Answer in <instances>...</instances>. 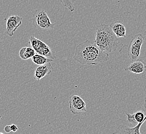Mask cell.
Wrapping results in <instances>:
<instances>
[{"label":"cell","mask_w":146,"mask_h":134,"mask_svg":"<svg viewBox=\"0 0 146 134\" xmlns=\"http://www.w3.org/2000/svg\"><path fill=\"white\" fill-rule=\"evenodd\" d=\"M73 59L83 65H98L109 60V54L102 52L89 40L76 46Z\"/></svg>","instance_id":"6da1fadb"},{"label":"cell","mask_w":146,"mask_h":134,"mask_svg":"<svg viewBox=\"0 0 146 134\" xmlns=\"http://www.w3.org/2000/svg\"><path fill=\"white\" fill-rule=\"evenodd\" d=\"M94 43L104 53L110 54L117 50L119 40L110 25L103 23L96 28Z\"/></svg>","instance_id":"7a4b0ae2"},{"label":"cell","mask_w":146,"mask_h":134,"mask_svg":"<svg viewBox=\"0 0 146 134\" xmlns=\"http://www.w3.org/2000/svg\"><path fill=\"white\" fill-rule=\"evenodd\" d=\"M145 108L146 109V99L145 100ZM127 121L133 124H136L133 127H129L126 125L119 126L113 134H140V129L146 120V115L142 111H137L134 114L126 113Z\"/></svg>","instance_id":"3957f363"},{"label":"cell","mask_w":146,"mask_h":134,"mask_svg":"<svg viewBox=\"0 0 146 134\" xmlns=\"http://www.w3.org/2000/svg\"><path fill=\"white\" fill-rule=\"evenodd\" d=\"M33 24L38 30L44 32L54 29L55 23H52L45 10L40 9L36 12L33 19Z\"/></svg>","instance_id":"277c9868"},{"label":"cell","mask_w":146,"mask_h":134,"mask_svg":"<svg viewBox=\"0 0 146 134\" xmlns=\"http://www.w3.org/2000/svg\"><path fill=\"white\" fill-rule=\"evenodd\" d=\"M29 43L37 54L54 60L56 58L55 52L41 40L37 39L34 36H31L29 38Z\"/></svg>","instance_id":"5b68a950"},{"label":"cell","mask_w":146,"mask_h":134,"mask_svg":"<svg viewBox=\"0 0 146 134\" xmlns=\"http://www.w3.org/2000/svg\"><path fill=\"white\" fill-rule=\"evenodd\" d=\"M144 40L145 37L141 34H136L132 37L127 49L128 56L132 61L138 58L140 56Z\"/></svg>","instance_id":"8992f818"},{"label":"cell","mask_w":146,"mask_h":134,"mask_svg":"<svg viewBox=\"0 0 146 134\" xmlns=\"http://www.w3.org/2000/svg\"><path fill=\"white\" fill-rule=\"evenodd\" d=\"M69 108L70 112L74 115L87 112L86 104L78 95H72L69 98Z\"/></svg>","instance_id":"52a82bcc"},{"label":"cell","mask_w":146,"mask_h":134,"mask_svg":"<svg viewBox=\"0 0 146 134\" xmlns=\"http://www.w3.org/2000/svg\"><path fill=\"white\" fill-rule=\"evenodd\" d=\"M23 18L18 15H13L7 20L6 23V34L9 37H13L15 32L22 24Z\"/></svg>","instance_id":"ba28073f"},{"label":"cell","mask_w":146,"mask_h":134,"mask_svg":"<svg viewBox=\"0 0 146 134\" xmlns=\"http://www.w3.org/2000/svg\"><path fill=\"white\" fill-rule=\"evenodd\" d=\"M146 69V64L141 59L137 58L124 68V70L130 72L139 74L145 72Z\"/></svg>","instance_id":"9c48e42d"},{"label":"cell","mask_w":146,"mask_h":134,"mask_svg":"<svg viewBox=\"0 0 146 134\" xmlns=\"http://www.w3.org/2000/svg\"><path fill=\"white\" fill-rule=\"evenodd\" d=\"M53 69L51 62H48L46 64L40 65L37 67L35 71L34 78L37 81H39L46 76L49 75Z\"/></svg>","instance_id":"30bf717a"},{"label":"cell","mask_w":146,"mask_h":134,"mask_svg":"<svg viewBox=\"0 0 146 134\" xmlns=\"http://www.w3.org/2000/svg\"><path fill=\"white\" fill-rule=\"evenodd\" d=\"M113 33L119 38H125L127 30L123 23L120 21H115L109 24Z\"/></svg>","instance_id":"8fae6325"},{"label":"cell","mask_w":146,"mask_h":134,"mask_svg":"<svg viewBox=\"0 0 146 134\" xmlns=\"http://www.w3.org/2000/svg\"><path fill=\"white\" fill-rule=\"evenodd\" d=\"M36 54L35 51L32 47H24L19 51L20 57L23 60L31 58Z\"/></svg>","instance_id":"7c38bea8"},{"label":"cell","mask_w":146,"mask_h":134,"mask_svg":"<svg viewBox=\"0 0 146 134\" xmlns=\"http://www.w3.org/2000/svg\"><path fill=\"white\" fill-rule=\"evenodd\" d=\"M32 62L37 65H42L48 62H54V59L49 58L44 56L38 54H35L32 58Z\"/></svg>","instance_id":"4fadbf2b"},{"label":"cell","mask_w":146,"mask_h":134,"mask_svg":"<svg viewBox=\"0 0 146 134\" xmlns=\"http://www.w3.org/2000/svg\"><path fill=\"white\" fill-rule=\"evenodd\" d=\"M64 7L67 8L70 11L72 12L75 10V6L72 0H60Z\"/></svg>","instance_id":"5bb4252c"},{"label":"cell","mask_w":146,"mask_h":134,"mask_svg":"<svg viewBox=\"0 0 146 134\" xmlns=\"http://www.w3.org/2000/svg\"><path fill=\"white\" fill-rule=\"evenodd\" d=\"M11 131L15 133V132H16L18 130V127L17 125L12 124L11 125Z\"/></svg>","instance_id":"9a60e30c"},{"label":"cell","mask_w":146,"mask_h":134,"mask_svg":"<svg viewBox=\"0 0 146 134\" xmlns=\"http://www.w3.org/2000/svg\"><path fill=\"white\" fill-rule=\"evenodd\" d=\"M4 131L6 133H9V132L11 131V125L6 126L5 128H4Z\"/></svg>","instance_id":"2e32d148"}]
</instances>
